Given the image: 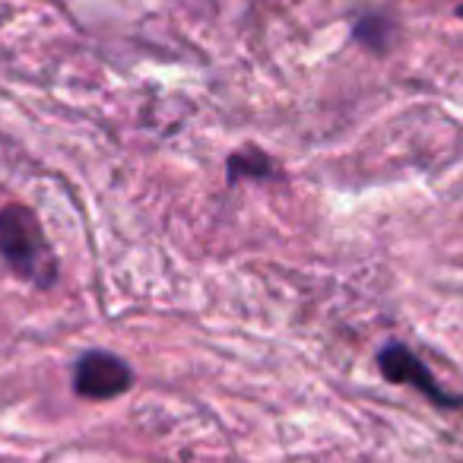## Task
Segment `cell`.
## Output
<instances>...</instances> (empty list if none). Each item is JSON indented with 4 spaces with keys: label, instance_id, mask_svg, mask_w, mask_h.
Wrapping results in <instances>:
<instances>
[{
    "label": "cell",
    "instance_id": "5b68a950",
    "mask_svg": "<svg viewBox=\"0 0 463 463\" xmlns=\"http://www.w3.org/2000/svg\"><path fill=\"white\" fill-rule=\"evenodd\" d=\"M355 39L374 54H384L391 48V39H393V23L387 16L374 14V16H362L355 23Z\"/></svg>",
    "mask_w": 463,
    "mask_h": 463
},
{
    "label": "cell",
    "instance_id": "6da1fadb",
    "mask_svg": "<svg viewBox=\"0 0 463 463\" xmlns=\"http://www.w3.org/2000/svg\"><path fill=\"white\" fill-rule=\"evenodd\" d=\"M0 260L35 289H54L61 279L58 254L48 245L39 216L26 203L0 206Z\"/></svg>",
    "mask_w": 463,
    "mask_h": 463
},
{
    "label": "cell",
    "instance_id": "8992f818",
    "mask_svg": "<svg viewBox=\"0 0 463 463\" xmlns=\"http://www.w3.org/2000/svg\"><path fill=\"white\" fill-rule=\"evenodd\" d=\"M457 16H460V20H463V7H457Z\"/></svg>",
    "mask_w": 463,
    "mask_h": 463
},
{
    "label": "cell",
    "instance_id": "277c9868",
    "mask_svg": "<svg viewBox=\"0 0 463 463\" xmlns=\"http://www.w3.org/2000/svg\"><path fill=\"white\" fill-rule=\"evenodd\" d=\"M283 172H279L277 159L270 153H264L260 146H241L225 159V181L229 187L241 184V181H279Z\"/></svg>",
    "mask_w": 463,
    "mask_h": 463
},
{
    "label": "cell",
    "instance_id": "7a4b0ae2",
    "mask_svg": "<svg viewBox=\"0 0 463 463\" xmlns=\"http://www.w3.org/2000/svg\"><path fill=\"white\" fill-rule=\"evenodd\" d=\"M378 372L387 384L410 387V391L422 393L438 410H463V397L450 393L448 387L431 374V368L425 365L410 346H403V343H387V346L378 349Z\"/></svg>",
    "mask_w": 463,
    "mask_h": 463
},
{
    "label": "cell",
    "instance_id": "3957f363",
    "mask_svg": "<svg viewBox=\"0 0 463 463\" xmlns=\"http://www.w3.org/2000/svg\"><path fill=\"white\" fill-rule=\"evenodd\" d=\"M137 374L128 359L109 353V349H86L77 362H73L71 384L73 393L92 403H105V400H118L134 387Z\"/></svg>",
    "mask_w": 463,
    "mask_h": 463
}]
</instances>
